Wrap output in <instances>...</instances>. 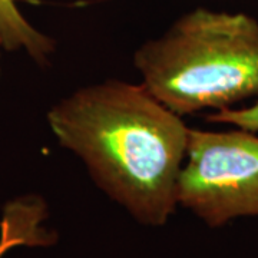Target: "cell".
I'll use <instances>...</instances> for the list:
<instances>
[{"instance_id": "obj_3", "label": "cell", "mask_w": 258, "mask_h": 258, "mask_svg": "<svg viewBox=\"0 0 258 258\" xmlns=\"http://www.w3.org/2000/svg\"><path fill=\"white\" fill-rule=\"evenodd\" d=\"M232 128L189 129L178 204L210 227L258 215V137Z\"/></svg>"}, {"instance_id": "obj_4", "label": "cell", "mask_w": 258, "mask_h": 258, "mask_svg": "<svg viewBox=\"0 0 258 258\" xmlns=\"http://www.w3.org/2000/svg\"><path fill=\"white\" fill-rule=\"evenodd\" d=\"M0 46L8 50L25 49L37 62L46 60L53 52V42L23 18L13 0H0Z\"/></svg>"}, {"instance_id": "obj_5", "label": "cell", "mask_w": 258, "mask_h": 258, "mask_svg": "<svg viewBox=\"0 0 258 258\" xmlns=\"http://www.w3.org/2000/svg\"><path fill=\"white\" fill-rule=\"evenodd\" d=\"M43 207L39 201H16L6 208L2 220L0 258L18 245L43 244V230L39 224L43 220Z\"/></svg>"}, {"instance_id": "obj_2", "label": "cell", "mask_w": 258, "mask_h": 258, "mask_svg": "<svg viewBox=\"0 0 258 258\" xmlns=\"http://www.w3.org/2000/svg\"><path fill=\"white\" fill-rule=\"evenodd\" d=\"M142 85L178 115L224 109L258 95V22L197 9L135 52Z\"/></svg>"}, {"instance_id": "obj_6", "label": "cell", "mask_w": 258, "mask_h": 258, "mask_svg": "<svg viewBox=\"0 0 258 258\" xmlns=\"http://www.w3.org/2000/svg\"><path fill=\"white\" fill-rule=\"evenodd\" d=\"M207 120L258 132V102L248 108H224L208 115Z\"/></svg>"}, {"instance_id": "obj_1", "label": "cell", "mask_w": 258, "mask_h": 258, "mask_svg": "<svg viewBox=\"0 0 258 258\" xmlns=\"http://www.w3.org/2000/svg\"><path fill=\"white\" fill-rule=\"evenodd\" d=\"M47 120L59 144L137 221L158 227L174 214L189 128L144 85L85 86L56 103Z\"/></svg>"}]
</instances>
